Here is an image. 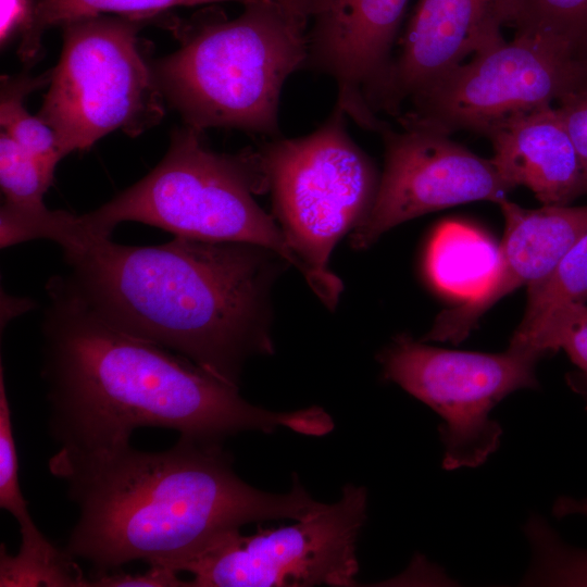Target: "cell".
Returning a JSON list of instances; mask_svg holds the SVG:
<instances>
[{"instance_id":"1","label":"cell","mask_w":587,"mask_h":587,"mask_svg":"<svg viewBox=\"0 0 587 587\" xmlns=\"http://www.w3.org/2000/svg\"><path fill=\"white\" fill-rule=\"evenodd\" d=\"M48 295L43 376L60 447L122 445L138 427L170 428L204 444L243 430L323 436L334 427L319 407L273 412L249 403L237 385L102 320L61 276Z\"/></svg>"},{"instance_id":"2","label":"cell","mask_w":587,"mask_h":587,"mask_svg":"<svg viewBox=\"0 0 587 587\" xmlns=\"http://www.w3.org/2000/svg\"><path fill=\"white\" fill-rule=\"evenodd\" d=\"M49 470L66 480L79 509L65 551L88 561L93 574L134 560L180 573L228 532L252 522L301 520L321 505L297 480L288 494L259 490L235 474L220 444L184 437L163 452L129 442L60 447Z\"/></svg>"},{"instance_id":"3","label":"cell","mask_w":587,"mask_h":587,"mask_svg":"<svg viewBox=\"0 0 587 587\" xmlns=\"http://www.w3.org/2000/svg\"><path fill=\"white\" fill-rule=\"evenodd\" d=\"M61 248L67 287L126 333L235 385L248 355L273 352L266 297L282 257L270 249L184 236L153 247L76 237Z\"/></svg>"},{"instance_id":"4","label":"cell","mask_w":587,"mask_h":587,"mask_svg":"<svg viewBox=\"0 0 587 587\" xmlns=\"http://www.w3.org/2000/svg\"><path fill=\"white\" fill-rule=\"evenodd\" d=\"M227 20L179 29L180 47L152 66L164 98L187 126L278 137L285 82L307 66V22L276 0H252Z\"/></svg>"},{"instance_id":"5","label":"cell","mask_w":587,"mask_h":587,"mask_svg":"<svg viewBox=\"0 0 587 587\" xmlns=\"http://www.w3.org/2000/svg\"><path fill=\"white\" fill-rule=\"evenodd\" d=\"M187 126L173 134L167 153L142 179L92 212L72 214L66 237H110L135 221L211 241L246 242L276 252L310 274L274 218L255 202L263 188L254 152L216 153Z\"/></svg>"},{"instance_id":"6","label":"cell","mask_w":587,"mask_h":587,"mask_svg":"<svg viewBox=\"0 0 587 587\" xmlns=\"http://www.w3.org/2000/svg\"><path fill=\"white\" fill-rule=\"evenodd\" d=\"M348 117L335 103L312 133L275 138L254 152L279 226L309 271V286L330 310L344 288L329 270L330 254L369 212L379 182L348 132Z\"/></svg>"},{"instance_id":"7","label":"cell","mask_w":587,"mask_h":587,"mask_svg":"<svg viewBox=\"0 0 587 587\" xmlns=\"http://www.w3.org/2000/svg\"><path fill=\"white\" fill-rule=\"evenodd\" d=\"M157 16L101 14L61 25L63 49L38 116L63 157L121 129L138 136L164 115V96L138 34Z\"/></svg>"},{"instance_id":"8","label":"cell","mask_w":587,"mask_h":587,"mask_svg":"<svg viewBox=\"0 0 587 587\" xmlns=\"http://www.w3.org/2000/svg\"><path fill=\"white\" fill-rule=\"evenodd\" d=\"M540 359L510 346L500 353L444 349L408 335H399L379 354L385 378L442 419V466L448 471L479 466L497 451L502 428L490 412L510 394L538 387Z\"/></svg>"},{"instance_id":"9","label":"cell","mask_w":587,"mask_h":587,"mask_svg":"<svg viewBox=\"0 0 587 587\" xmlns=\"http://www.w3.org/2000/svg\"><path fill=\"white\" fill-rule=\"evenodd\" d=\"M583 80L580 60L555 40L516 32L473 55L411 98L397 118L450 135L470 130L487 135L505 118L551 105Z\"/></svg>"},{"instance_id":"10","label":"cell","mask_w":587,"mask_h":587,"mask_svg":"<svg viewBox=\"0 0 587 587\" xmlns=\"http://www.w3.org/2000/svg\"><path fill=\"white\" fill-rule=\"evenodd\" d=\"M366 516V490L347 485L341 498L321 505L296 524L239 529L217 538L186 562L188 586H353L359 571L358 535Z\"/></svg>"},{"instance_id":"11","label":"cell","mask_w":587,"mask_h":587,"mask_svg":"<svg viewBox=\"0 0 587 587\" xmlns=\"http://www.w3.org/2000/svg\"><path fill=\"white\" fill-rule=\"evenodd\" d=\"M378 134L385 165L373 203L351 233L357 250L412 218L473 201L498 203L512 190L491 159L448 135L414 126L395 130L388 124Z\"/></svg>"},{"instance_id":"12","label":"cell","mask_w":587,"mask_h":587,"mask_svg":"<svg viewBox=\"0 0 587 587\" xmlns=\"http://www.w3.org/2000/svg\"><path fill=\"white\" fill-rule=\"evenodd\" d=\"M409 0H315L307 66L333 78L336 104L369 130L386 122L372 100L391 63L392 45Z\"/></svg>"},{"instance_id":"13","label":"cell","mask_w":587,"mask_h":587,"mask_svg":"<svg viewBox=\"0 0 587 587\" xmlns=\"http://www.w3.org/2000/svg\"><path fill=\"white\" fill-rule=\"evenodd\" d=\"M512 0H420L377 89L372 110L398 116L411 98L449 71L502 41Z\"/></svg>"},{"instance_id":"14","label":"cell","mask_w":587,"mask_h":587,"mask_svg":"<svg viewBox=\"0 0 587 587\" xmlns=\"http://www.w3.org/2000/svg\"><path fill=\"white\" fill-rule=\"evenodd\" d=\"M497 204L504 233L489 279L477 295L440 312L422 341H462L500 299L546 277L587 233V205L525 209L508 198Z\"/></svg>"},{"instance_id":"15","label":"cell","mask_w":587,"mask_h":587,"mask_svg":"<svg viewBox=\"0 0 587 587\" xmlns=\"http://www.w3.org/2000/svg\"><path fill=\"white\" fill-rule=\"evenodd\" d=\"M490 158L512 189L524 186L544 205H565L586 193L579 158L552 105L514 114L486 135Z\"/></svg>"},{"instance_id":"16","label":"cell","mask_w":587,"mask_h":587,"mask_svg":"<svg viewBox=\"0 0 587 587\" xmlns=\"http://www.w3.org/2000/svg\"><path fill=\"white\" fill-rule=\"evenodd\" d=\"M11 412L0 367V507L17 521L21 547L14 557L1 547L0 586L89 587V579L65 550L54 547L36 527L18 484Z\"/></svg>"},{"instance_id":"17","label":"cell","mask_w":587,"mask_h":587,"mask_svg":"<svg viewBox=\"0 0 587 587\" xmlns=\"http://www.w3.org/2000/svg\"><path fill=\"white\" fill-rule=\"evenodd\" d=\"M498 247L483 233L457 222L439 226L426 253V272L441 292L467 300L489 279Z\"/></svg>"},{"instance_id":"18","label":"cell","mask_w":587,"mask_h":587,"mask_svg":"<svg viewBox=\"0 0 587 587\" xmlns=\"http://www.w3.org/2000/svg\"><path fill=\"white\" fill-rule=\"evenodd\" d=\"M252 0H34L30 17L22 29L18 55L30 62L41 49L43 33L71 20L101 14L157 16L176 7H193L220 2L247 4Z\"/></svg>"},{"instance_id":"19","label":"cell","mask_w":587,"mask_h":587,"mask_svg":"<svg viewBox=\"0 0 587 587\" xmlns=\"http://www.w3.org/2000/svg\"><path fill=\"white\" fill-rule=\"evenodd\" d=\"M587 301V233L542 279L527 286V301L510 345L527 341L554 314Z\"/></svg>"},{"instance_id":"20","label":"cell","mask_w":587,"mask_h":587,"mask_svg":"<svg viewBox=\"0 0 587 587\" xmlns=\"http://www.w3.org/2000/svg\"><path fill=\"white\" fill-rule=\"evenodd\" d=\"M50 79L51 71L39 77H2L0 124L2 132L54 173L63 158L58 138L50 126L38 115H30L23 104L29 92L50 83Z\"/></svg>"},{"instance_id":"21","label":"cell","mask_w":587,"mask_h":587,"mask_svg":"<svg viewBox=\"0 0 587 587\" xmlns=\"http://www.w3.org/2000/svg\"><path fill=\"white\" fill-rule=\"evenodd\" d=\"M512 7L516 32L551 38L579 60L587 52V0H512Z\"/></svg>"},{"instance_id":"22","label":"cell","mask_w":587,"mask_h":587,"mask_svg":"<svg viewBox=\"0 0 587 587\" xmlns=\"http://www.w3.org/2000/svg\"><path fill=\"white\" fill-rule=\"evenodd\" d=\"M0 185L4 203L24 209L43 205L53 173L7 133L0 134Z\"/></svg>"},{"instance_id":"23","label":"cell","mask_w":587,"mask_h":587,"mask_svg":"<svg viewBox=\"0 0 587 587\" xmlns=\"http://www.w3.org/2000/svg\"><path fill=\"white\" fill-rule=\"evenodd\" d=\"M527 533L537 560L530 582L587 586V550L564 546L540 521L528 523Z\"/></svg>"},{"instance_id":"24","label":"cell","mask_w":587,"mask_h":587,"mask_svg":"<svg viewBox=\"0 0 587 587\" xmlns=\"http://www.w3.org/2000/svg\"><path fill=\"white\" fill-rule=\"evenodd\" d=\"M509 346L534 351L541 358L563 350L587 377V301L554 314L524 344Z\"/></svg>"},{"instance_id":"25","label":"cell","mask_w":587,"mask_h":587,"mask_svg":"<svg viewBox=\"0 0 587 587\" xmlns=\"http://www.w3.org/2000/svg\"><path fill=\"white\" fill-rule=\"evenodd\" d=\"M557 107L582 165L587 193V83L567 92Z\"/></svg>"},{"instance_id":"26","label":"cell","mask_w":587,"mask_h":587,"mask_svg":"<svg viewBox=\"0 0 587 587\" xmlns=\"http://www.w3.org/2000/svg\"><path fill=\"white\" fill-rule=\"evenodd\" d=\"M89 587H180L188 586L187 580L178 577V573L167 566L149 565L143 573L93 574Z\"/></svg>"},{"instance_id":"27","label":"cell","mask_w":587,"mask_h":587,"mask_svg":"<svg viewBox=\"0 0 587 587\" xmlns=\"http://www.w3.org/2000/svg\"><path fill=\"white\" fill-rule=\"evenodd\" d=\"M34 7L33 0H0V40L4 43L15 32H22Z\"/></svg>"},{"instance_id":"28","label":"cell","mask_w":587,"mask_h":587,"mask_svg":"<svg viewBox=\"0 0 587 587\" xmlns=\"http://www.w3.org/2000/svg\"><path fill=\"white\" fill-rule=\"evenodd\" d=\"M553 514L558 517H564L571 514L587 516V498L574 499L571 497H560L553 505Z\"/></svg>"},{"instance_id":"29","label":"cell","mask_w":587,"mask_h":587,"mask_svg":"<svg viewBox=\"0 0 587 587\" xmlns=\"http://www.w3.org/2000/svg\"><path fill=\"white\" fill-rule=\"evenodd\" d=\"M287 11L305 21L311 17L314 11L315 0H276Z\"/></svg>"},{"instance_id":"30","label":"cell","mask_w":587,"mask_h":587,"mask_svg":"<svg viewBox=\"0 0 587 587\" xmlns=\"http://www.w3.org/2000/svg\"><path fill=\"white\" fill-rule=\"evenodd\" d=\"M2 297L8 300V302L12 305L11 308L4 305V309L2 308V315L1 322L5 324L12 316L16 315L17 313L24 312L30 308L29 301H23L21 299H15L13 297H9L8 295H3Z\"/></svg>"},{"instance_id":"31","label":"cell","mask_w":587,"mask_h":587,"mask_svg":"<svg viewBox=\"0 0 587 587\" xmlns=\"http://www.w3.org/2000/svg\"><path fill=\"white\" fill-rule=\"evenodd\" d=\"M583 66V80L582 84L587 83V52L580 60Z\"/></svg>"}]
</instances>
